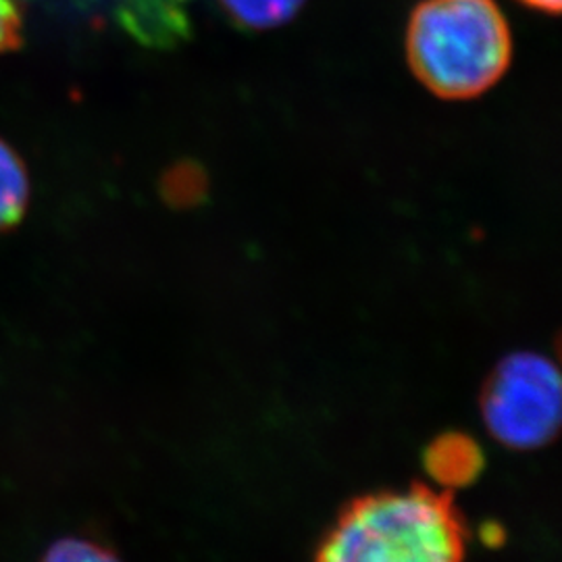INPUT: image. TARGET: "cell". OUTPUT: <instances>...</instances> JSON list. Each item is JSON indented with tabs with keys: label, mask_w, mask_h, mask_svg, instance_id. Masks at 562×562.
Wrapping results in <instances>:
<instances>
[{
	"label": "cell",
	"mask_w": 562,
	"mask_h": 562,
	"mask_svg": "<svg viewBox=\"0 0 562 562\" xmlns=\"http://www.w3.org/2000/svg\"><path fill=\"white\" fill-rule=\"evenodd\" d=\"M464 552L467 522L452 492L413 483L346 504L313 562H464Z\"/></svg>",
	"instance_id": "cell-1"
},
{
	"label": "cell",
	"mask_w": 562,
	"mask_h": 562,
	"mask_svg": "<svg viewBox=\"0 0 562 562\" xmlns=\"http://www.w3.org/2000/svg\"><path fill=\"white\" fill-rule=\"evenodd\" d=\"M406 59L438 99H477L508 71V21L494 0H423L406 27Z\"/></svg>",
	"instance_id": "cell-2"
},
{
	"label": "cell",
	"mask_w": 562,
	"mask_h": 562,
	"mask_svg": "<svg viewBox=\"0 0 562 562\" xmlns=\"http://www.w3.org/2000/svg\"><path fill=\"white\" fill-rule=\"evenodd\" d=\"M487 431L513 450L552 442L562 419L559 367L538 352H515L498 362L482 390Z\"/></svg>",
	"instance_id": "cell-3"
},
{
	"label": "cell",
	"mask_w": 562,
	"mask_h": 562,
	"mask_svg": "<svg viewBox=\"0 0 562 562\" xmlns=\"http://www.w3.org/2000/svg\"><path fill=\"white\" fill-rule=\"evenodd\" d=\"M423 467L443 490H457L480 480L485 457L475 438L461 431H448L427 443Z\"/></svg>",
	"instance_id": "cell-4"
},
{
	"label": "cell",
	"mask_w": 562,
	"mask_h": 562,
	"mask_svg": "<svg viewBox=\"0 0 562 562\" xmlns=\"http://www.w3.org/2000/svg\"><path fill=\"white\" fill-rule=\"evenodd\" d=\"M30 204L25 162L11 144L0 138V234L23 220Z\"/></svg>",
	"instance_id": "cell-5"
},
{
	"label": "cell",
	"mask_w": 562,
	"mask_h": 562,
	"mask_svg": "<svg viewBox=\"0 0 562 562\" xmlns=\"http://www.w3.org/2000/svg\"><path fill=\"white\" fill-rule=\"evenodd\" d=\"M220 4L234 25L265 32L294 20L304 0H220Z\"/></svg>",
	"instance_id": "cell-6"
},
{
	"label": "cell",
	"mask_w": 562,
	"mask_h": 562,
	"mask_svg": "<svg viewBox=\"0 0 562 562\" xmlns=\"http://www.w3.org/2000/svg\"><path fill=\"white\" fill-rule=\"evenodd\" d=\"M206 176L196 162H178L162 176V199L173 206H194L206 196Z\"/></svg>",
	"instance_id": "cell-7"
},
{
	"label": "cell",
	"mask_w": 562,
	"mask_h": 562,
	"mask_svg": "<svg viewBox=\"0 0 562 562\" xmlns=\"http://www.w3.org/2000/svg\"><path fill=\"white\" fill-rule=\"evenodd\" d=\"M38 562H123L104 543L67 536L50 543Z\"/></svg>",
	"instance_id": "cell-8"
},
{
	"label": "cell",
	"mask_w": 562,
	"mask_h": 562,
	"mask_svg": "<svg viewBox=\"0 0 562 562\" xmlns=\"http://www.w3.org/2000/svg\"><path fill=\"white\" fill-rule=\"evenodd\" d=\"M23 30L21 0H0V57L20 46Z\"/></svg>",
	"instance_id": "cell-9"
},
{
	"label": "cell",
	"mask_w": 562,
	"mask_h": 562,
	"mask_svg": "<svg viewBox=\"0 0 562 562\" xmlns=\"http://www.w3.org/2000/svg\"><path fill=\"white\" fill-rule=\"evenodd\" d=\"M525 7L542 11V13H552L557 15L561 11L562 0H519Z\"/></svg>",
	"instance_id": "cell-10"
}]
</instances>
